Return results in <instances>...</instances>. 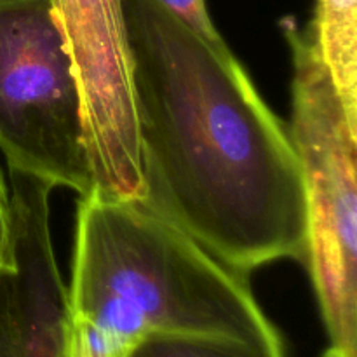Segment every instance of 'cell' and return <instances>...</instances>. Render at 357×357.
<instances>
[{
    "mask_svg": "<svg viewBox=\"0 0 357 357\" xmlns=\"http://www.w3.org/2000/svg\"><path fill=\"white\" fill-rule=\"evenodd\" d=\"M138 114L139 206L239 274L305 260L302 167L288 126L227 44L157 0H124Z\"/></svg>",
    "mask_w": 357,
    "mask_h": 357,
    "instance_id": "1",
    "label": "cell"
},
{
    "mask_svg": "<svg viewBox=\"0 0 357 357\" xmlns=\"http://www.w3.org/2000/svg\"><path fill=\"white\" fill-rule=\"evenodd\" d=\"M66 357H131L150 335H187L286 357L246 275L139 206L91 190L77 209Z\"/></svg>",
    "mask_w": 357,
    "mask_h": 357,
    "instance_id": "2",
    "label": "cell"
},
{
    "mask_svg": "<svg viewBox=\"0 0 357 357\" xmlns=\"http://www.w3.org/2000/svg\"><path fill=\"white\" fill-rule=\"evenodd\" d=\"M293 63L291 122L307 208V251L328 335L323 357H357V129L309 28L282 23Z\"/></svg>",
    "mask_w": 357,
    "mask_h": 357,
    "instance_id": "3",
    "label": "cell"
},
{
    "mask_svg": "<svg viewBox=\"0 0 357 357\" xmlns=\"http://www.w3.org/2000/svg\"><path fill=\"white\" fill-rule=\"evenodd\" d=\"M0 150L9 169L93 190L72 59L54 0H0Z\"/></svg>",
    "mask_w": 357,
    "mask_h": 357,
    "instance_id": "4",
    "label": "cell"
},
{
    "mask_svg": "<svg viewBox=\"0 0 357 357\" xmlns=\"http://www.w3.org/2000/svg\"><path fill=\"white\" fill-rule=\"evenodd\" d=\"M54 10L82 103L93 190L138 202V114L124 0H54Z\"/></svg>",
    "mask_w": 357,
    "mask_h": 357,
    "instance_id": "5",
    "label": "cell"
},
{
    "mask_svg": "<svg viewBox=\"0 0 357 357\" xmlns=\"http://www.w3.org/2000/svg\"><path fill=\"white\" fill-rule=\"evenodd\" d=\"M10 261L7 305L21 357H66L70 324L65 288L49 229V181L9 169Z\"/></svg>",
    "mask_w": 357,
    "mask_h": 357,
    "instance_id": "6",
    "label": "cell"
},
{
    "mask_svg": "<svg viewBox=\"0 0 357 357\" xmlns=\"http://www.w3.org/2000/svg\"><path fill=\"white\" fill-rule=\"evenodd\" d=\"M312 33L345 115L357 129V0H316Z\"/></svg>",
    "mask_w": 357,
    "mask_h": 357,
    "instance_id": "7",
    "label": "cell"
},
{
    "mask_svg": "<svg viewBox=\"0 0 357 357\" xmlns=\"http://www.w3.org/2000/svg\"><path fill=\"white\" fill-rule=\"evenodd\" d=\"M131 357H260L241 345L187 335H150Z\"/></svg>",
    "mask_w": 357,
    "mask_h": 357,
    "instance_id": "8",
    "label": "cell"
},
{
    "mask_svg": "<svg viewBox=\"0 0 357 357\" xmlns=\"http://www.w3.org/2000/svg\"><path fill=\"white\" fill-rule=\"evenodd\" d=\"M167 13L180 20L185 26L190 28L211 44H227L220 31L216 30L209 16L206 0H157Z\"/></svg>",
    "mask_w": 357,
    "mask_h": 357,
    "instance_id": "9",
    "label": "cell"
},
{
    "mask_svg": "<svg viewBox=\"0 0 357 357\" xmlns=\"http://www.w3.org/2000/svg\"><path fill=\"white\" fill-rule=\"evenodd\" d=\"M7 279L9 271L0 268V357H21L14 340L13 328L9 319V305H7Z\"/></svg>",
    "mask_w": 357,
    "mask_h": 357,
    "instance_id": "10",
    "label": "cell"
},
{
    "mask_svg": "<svg viewBox=\"0 0 357 357\" xmlns=\"http://www.w3.org/2000/svg\"><path fill=\"white\" fill-rule=\"evenodd\" d=\"M0 268L10 271V204L9 190L6 187L2 173H0Z\"/></svg>",
    "mask_w": 357,
    "mask_h": 357,
    "instance_id": "11",
    "label": "cell"
}]
</instances>
